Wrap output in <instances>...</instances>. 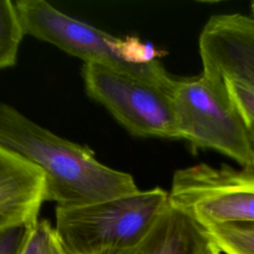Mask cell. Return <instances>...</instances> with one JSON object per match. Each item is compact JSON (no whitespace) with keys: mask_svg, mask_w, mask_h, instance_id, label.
Wrapping results in <instances>:
<instances>
[{"mask_svg":"<svg viewBox=\"0 0 254 254\" xmlns=\"http://www.w3.org/2000/svg\"><path fill=\"white\" fill-rule=\"evenodd\" d=\"M251 128V132H252V136H253V140H254V125L250 127Z\"/></svg>","mask_w":254,"mask_h":254,"instance_id":"cell-17","label":"cell"},{"mask_svg":"<svg viewBox=\"0 0 254 254\" xmlns=\"http://www.w3.org/2000/svg\"><path fill=\"white\" fill-rule=\"evenodd\" d=\"M24 35L15 2L0 0V69L15 65Z\"/></svg>","mask_w":254,"mask_h":254,"instance_id":"cell-10","label":"cell"},{"mask_svg":"<svg viewBox=\"0 0 254 254\" xmlns=\"http://www.w3.org/2000/svg\"><path fill=\"white\" fill-rule=\"evenodd\" d=\"M174 112L178 138L186 140L192 152L214 150L254 171L251 128L231 102L224 81L203 72L178 79Z\"/></svg>","mask_w":254,"mask_h":254,"instance_id":"cell-4","label":"cell"},{"mask_svg":"<svg viewBox=\"0 0 254 254\" xmlns=\"http://www.w3.org/2000/svg\"><path fill=\"white\" fill-rule=\"evenodd\" d=\"M20 254H65L55 227L48 220H37L29 231Z\"/></svg>","mask_w":254,"mask_h":254,"instance_id":"cell-12","label":"cell"},{"mask_svg":"<svg viewBox=\"0 0 254 254\" xmlns=\"http://www.w3.org/2000/svg\"><path fill=\"white\" fill-rule=\"evenodd\" d=\"M169 204L162 188L88 204L57 206L56 232L70 254H118L138 244Z\"/></svg>","mask_w":254,"mask_h":254,"instance_id":"cell-2","label":"cell"},{"mask_svg":"<svg viewBox=\"0 0 254 254\" xmlns=\"http://www.w3.org/2000/svg\"><path fill=\"white\" fill-rule=\"evenodd\" d=\"M46 200L44 173L0 145V231L37 221Z\"/></svg>","mask_w":254,"mask_h":254,"instance_id":"cell-8","label":"cell"},{"mask_svg":"<svg viewBox=\"0 0 254 254\" xmlns=\"http://www.w3.org/2000/svg\"><path fill=\"white\" fill-rule=\"evenodd\" d=\"M228 96L234 107L243 118L245 123L251 127L254 125V86L237 80L223 79Z\"/></svg>","mask_w":254,"mask_h":254,"instance_id":"cell-13","label":"cell"},{"mask_svg":"<svg viewBox=\"0 0 254 254\" xmlns=\"http://www.w3.org/2000/svg\"><path fill=\"white\" fill-rule=\"evenodd\" d=\"M86 93L131 135L179 139L174 98L178 79L164 67L139 76L94 63L81 69Z\"/></svg>","mask_w":254,"mask_h":254,"instance_id":"cell-3","label":"cell"},{"mask_svg":"<svg viewBox=\"0 0 254 254\" xmlns=\"http://www.w3.org/2000/svg\"><path fill=\"white\" fill-rule=\"evenodd\" d=\"M61 244H62V243H61ZM63 248H64V247H63ZM64 253H65V254H70V253H68L66 250H64Z\"/></svg>","mask_w":254,"mask_h":254,"instance_id":"cell-18","label":"cell"},{"mask_svg":"<svg viewBox=\"0 0 254 254\" xmlns=\"http://www.w3.org/2000/svg\"><path fill=\"white\" fill-rule=\"evenodd\" d=\"M25 35L56 46L84 63H94L122 72L146 76L164 65L159 60L144 64H131L124 52V38L113 37L85 22L77 20L44 0L15 2Z\"/></svg>","mask_w":254,"mask_h":254,"instance_id":"cell-6","label":"cell"},{"mask_svg":"<svg viewBox=\"0 0 254 254\" xmlns=\"http://www.w3.org/2000/svg\"><path fill=\"white\" fill-rule=\"evenodd\" d=\"M224 254H254V222H235L205 228Z\"/></svg>","mask_w":254,"mask_h":254,"instance_id":"cell-11","label":"cell"},{"mask_svg":"<svg viewBox=\"0 0 254 254\" xmlns=\"http://www.w3.org/2000/svg\"><path fill=\"white\" fill-rule=\"evenodd\" d=\"M210 242L202 225L169 201L148 234L118 254H200Z\"/></svg>","mask_w":254,"mask_h":254,"instance_id":"cell-9","label":"cell"},{"mask_svg":"<svg viewBox=\"0 0 254 254\" xmlns=\"http://www.w3.org/2000/svg\"><path fill=\"white\" fill-rule=\"evenodd\" d=\"M0 145L45 175L47 200L75 206L138 190L133 177L100 163L91 149L62 138L12 105L0 103Z\"/></svg>","mask_w":254,"mask_h":254,"instance_id":"cell-1","label":"cell"},{"mask_svg":"<svg viewBox=\"0 0 254 254\" xmlns=\"http://www.w3.org/2000/svg\"><path fill=\"white\" fill-rule=\"evenodd\" d=\"M202 72L254 86V17L241 13L212 15L198 37Z\"/></svg>","mask_w":254,"mask_h":254,"instance_id":"cell-7","label":"cell"},{"mask_svg":"<svg viewBox=\"0 0 254 254\" xmlns=\"http://www.w3.org/2000/svg\"><path fill=\"white\" fill-rule=\"evenodd\" d=\"M250 11H251V16L254 17V1L251 2L250 4Z\"/></svg>","mask_w":254,"mask_h":254,"instance_id":"cell-16","label":"cell"},{"mask_svg":"<svg viewBox=\"0 0 254 254\" xmlns=\"http://www.w3.org/2000/svg\"><path fill=\"white\" fill-rule=\"evenodd\" d=\"M170 203L204 228L254 222V171L201 163L174 173Z\"/></svg>","mask_w":254,"mask_h":254,"instance_id":"cell-5","label":"cell"},{"mask_svg":"<svg viewBox=\"0 0 254 254\" xmlns=\"http://www.w3.org/2000/svg\"><path fill=\"white\" fill-rule=\"evenodd\" d=\"M35 222L0 231V254H20L31 226Z\"/></svg>","mask_w":254,"mask_h":254,"instance_id":"cell-14","label":"cell"},{"mask_svg":"<svg viewBox=\"0 0 254 254\" xmlns=\"http://www.w3.org/2000/svg\"><path fill=\"white\" fill-rule=\"evenodd\" d=\"M221 253L222 252L220 251V249L211 240V242L207 245V247L200 254H221Z\"/></svg>","mask_w":254,"mask_h":254,"instance_id":"cell-15","label":"cell"}]
</instances>
